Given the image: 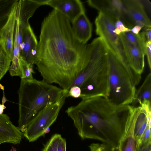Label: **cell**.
Segmentation results:
<instances>
[{
  "label": "cell",
  "mask_w": 151,
  "mask_h": 151,
  "mask_svg": "<svg viewBox=\"0 0 151 151\" xmlns=\"http://www.w3.org/2000/svg\"><path fill=\"white\" fill-rule=\"evenodd\" d=\"M70 23L54 9L44 18L35 63L42 81L57 84L67 92L88 64L92 49L91 43L77 39Z\"/></svg>",
  "instance_id": "obj_1"
},
{
  "label": "cell",
  "mask_w": 151,
  "mask_h": 151,
  "mask_svg": "<svg viewBox=\"0 0 151 151\" xmlns=\"http://www.w3.org/2000/svg\"><path fill=\"white\" fill-rule=\"evenodd\" d=\"M66 113L82 139L99 141L114 151L117 149L134 106H118L101 96L81 99Z\"/></svg>",
  "instance_id": "obj_2"
},
{
  "label": "cell",
  "mask_w": 151,
  "mask_h": 151,
  "mask_svg": "<svg viewBox=\"0 0 151 151\" xmlns=\"http://www.w3.org/2000/svg\"><path fill=\"white\" fill-rule=\"evenodd\" d=\"M66 94L67 93L62 89L42 81L21 79L18 91L19 130L24 132L41 111Z\"/></svg>",
  "instance_id": "obj_3"
},
{
  "label": "cell",
  "mask_w": 151,
  "mask_h": 151,
  "mask_svg": "<svg viewBox=\"0 0 151 151\" xmlns=\"http://www.w3.org/2000/svg\"><path fill=\"white\" fill-rule=\"evenodd\" d=\"M91 43L92 49L89 62L70 87L76 86L80 88L81 99L97 96L107 98L109 91L107 47L100 37L94 39Z\"/></svg>",
  "instance_id": "obj_4"
},
{
  "label": "cell",
  "mask_w": 151,
  "mask_h": 151,
  "mask_svg": "<svg viewBox=\"0 0 151 151\" xmlns=\"http://www.w3.org/2000/svg\"><path fill=\"white\" fill-rule=\"evenodd\" d=\"M107 56L109 75V91L107 98L116 106L131 105L141 75L121 61L108 48Z\"/></svg>",
  "instance_id": "obj_5"
},
{
  "label": "cell",
  "mask_w": 151,
  "mask_h": 151,
  "mask_svg": "<svg viewBox=\"0 0 151 151\" xmlns=\"http://www.w3.org/2000/svg\"><path fill=\"white\" fill-rule=\"evenodd\" d=\"M67 97L65 94L57 101L47 106L31 122L23 133L29 142H34L45 134L56 121Z\"/></svg>",
  "instance_id": "obj_6"
},
{
  "label": "cell",
  "mask_w": 151,
  "mask_h": 151,
  "mask_svg": "<svg viewBox=\"0 0 151 151\" xmlns=\"http://www.w3.org/2000/svg\"><path fill=\"white\" fill-rule=\"evenodd\" d=\"M95 23L96 34L102 38L107 48L119 60H125L126 57L119 37L114 32V22L106 14L99 12Z\"/></svg>",
  "instance_id": "obj_7"
},
{
  "label": "cell",
  "mask_w": 151,
  "mask_h": 151,
  "mask_svg": "<svg viewBox=\"0 0 151 151\" xmlns=\"http://www.w3.org/2000/svg\"><path fill=\"white\" fill-rule=\"evenodd\" d=\"M88 4L111 17L114 22L122 21L125 25L130 23V19L122 0H88Z\"/></svg>",
  "instance_id": "obj_8"
},
{
  "label": "cell",
  "mask_w": 151,
  "mask_h": 151,
  "mask_svg": "<svg viewBox=\"0 0 151 151\" xmlns=\"http://www.w3.org/2000/svg\"><path fill=\"white\" fill-rule=\"evenodd\" d=\"M17 4L9 15L0 19V44L12 60L13 56L14 40Z\"/></svg>",
  "instance_id": "obj_9"
},
{
  "label": "cell",
  "mask_w": 151,
  "mask_h": 151,
  "mask_svg": "<svg viewBox=\"0 0 151 151\" xmlns=\"http://www.w3.org/2000/svg\"><path fill=\"white\" fill-rule=\"evenodd\" d=\"M20 58L28 64H35L38 45L30 25L20 34Z\"/></svg>",
  "instance_id": "obj_10"
},
{
  "label": "cell",
  "mask_w": 151,
  "mask_h": 151,
  "mask_svg": "<svg viewBox=\"0 0 151 151\" xmlns=\"http://www.w3.org/2000/svg\"><path fill=\"white\" fill-rule=\"evenodd\" d=\"M131 20L143 22L145 27H151V22L146 10L151 12V3L149 0H122Z\"/></svg>",
  "instance_id": "obj_11"
},
{
  "label": "cell",
  "mask_w": 151,
  "mask_h": 151,
  "mask_svg": "<svg viewBox=\"0 0 151 151\" xmlns=\"http://www.w3.org/2000/svg\"><path fill=\"white\" fill-rule=\"evenodd\" d=\"M141 109L140 106H134L127 122L119 146L115 151H136L138 142L135 135L134 127Z\"/></svg>",
  "instance_id": "obj_12"
},
{
  "label": "cell",
  "mask_w": 151,
  "mask_h": 151,
  "mask_svg": "<svg viewBox=\"0 0 151 151\" xmlns=\"http://www.w3.org/2000/svg\"><path fill=\"white\" fill-rule=\"evenodd\" d=\"M119 36L130 66L136 73L141 75L145 67V55L127 40L123 33Z\"/></svg>",
  "instance_id": "obj_13"
},
{
  "label": "cell",
  "mask_w": 151,
  "mask_h": 151,
  "mask_svg": "<svg viewBox=\"0 0 151 151\" xmlns=\"http://www.w3.org/2000/svg\"><path fill=\"white\" fill-rule=\"evenodd\" d=\"M49 0H19L17 6L16 17L19 25V33L30 25L29 21L40 6L47 5Z\"/></svg>",
  "instance_id": "obj_14"
},
{
  "label": "cell",
  "mask_w": 151,
  "mask_h": 151,
  "mask_svg": "<svg viewBox=\"0 0 151 151\" xmlns=\"http://www.w3.org/2000/svg\"><path fill=\"white\" fill-rule=\"evenodd\" d=\"M62 14L72 23L85 11L79 0H49L47 5Z\"/></svg>",
  "instance_id": "obj_15"
},
{
  "label": "cell",
  "mask_w": 151,
  "mask_h": 151,
  "mask_svg": "<svg viewBox=\"0 0 151 151\" xmlns=\"http://www.w3.org/2000/svg\"><path fill=\"white\" fill-rule=\"evenodd\" d=\"M23 134L15 126L6 114H0V145L3 143H20Z\"/></svg>",
  "instance_id": "obj_16"
},
{
  "label": "cell",
  "mask_w": 151,
  "mask_h": 151,
  "mask_svg": "<svg viewBox=\"0 0 151 151\" xmlns=\"http://www.w3.org/2000/svg\"><path fill=\"white\" fill-rule=\"evenodd\" d=\"M151 73L146 76L142 85L136 90L134 100L131 105L141 107L144 110L151 111Z\"/></svg>",
  "instance_id": "obj_17"
},
{
  "label": "cell",
  "mask_w": 151,
  "mask_h": 151,
  "mask_svg": "<svg viewBox=\"0 0 151 151\" xmlns=\"http://www.w3.org/2000/svg\"><path fill=\"white\" fill-rule=\"evenodd\" d=\"M71 23L73 32L76 38L81 42L87 43L91 36L92 26L85 13L80 15Z\"/></svg>",
  "instance_id": "obj_18"
},
{
  "label": "cell",
  "mask_w": 151,
  "mask_h": 151,
  "mask_svg": "<svg viewBox=\"0 0 151 151\" xmlns=\"http://www.w3.org/2000/svg\"><path fill=\"white\" fill-rule=\"evenodd\" d=\"M20 37L19 22L16 18L14 40L13 56L9 69L10 74L12 76L21 75V66L20 58Z\"/></svg>",
  "instance_id": "obj_19"
},
{
  "label": "cell",
  "mask_w": 151,
  "mask_h": 151,
  "mask_svg": "<svg viewBox=\"0 0 151 151\" xmlns=\"http://www.w3.org/2000/svg\"><path fill=\"white\" fill-rule=\"evenodd\" d=\"M151 116H149L141 107L135 123L134 133L138 143L140 141L142 135L148 123L151 124Z\"/></svg>",
  "instance_id": "obj_20"
},
{
  "label": "cell",
  "mask_w": 151,
  "mask_h": 151,
  "mask_svg": "<svg viewBox=\"0 0 151 151\" xmlns=\"http://www.w3.org/2000/svg\"><path fill=\"white\" fill-rule=\"evenodd\" d=\"M127 40L137 47L145 55V45L147 41L145 32L143 31L137 34L131 31L123 33Z\"/></svg>",
  "instance_id": "obj_21"
},
{
  "label": "cell",
  "mask_w": 151,
  "mask_h": 151,
  "mask_svg": "<svg viewBox=\"0 0 151 151\" xmlns=\"http://www.w3.org/2000/svg\"><path fill=\"white\" fill-rule=\"evenodd\" d=\"M12 59L0 44V81L9 70Z\"/></svg>",
  "instance_id": "obj_22"
},
{
  "label": "cell",
  "mask_w": 151,
  "mask_h": 151,
  "mask_svg": "<svg viewBox=\"0 0 151 151\" xmlns=\"http://www.w3.org/2000/svg\"><path fill=\"white\" fill-rule=\"evenodd\" d=\"M19 0H0V19L11 12Z\"/></svg>",
  "instance_id": "obj_23"
},
{
  "label": "cell",
  "mask_w": 151,
  "mask_h": 151,
  "mask_svg": "<svg viewBox=\"0 0 151 151\" xmlns=\"http://www.w3.org/2000/svg\"><path fill=\"white\" fill-rule=\"evenodd\" d=\"M21 79L31 80L34 79L32 74L34 73L33 65L28 64L20 58Z\"/></svg>",
  "instance_id": "obj_24"
},
{
  "label": "cell",
  "mask_w": 151,
  "mask_h": 151,
  "mask_svg": "<svg viewBox=\"0 0 151 151\" xmlns=\"http://www.w3.org/2000/svg\"><path fill=\"white\" fill-rule=\"evenodd\" d=\"M61 136L59 134L53 135L45 145L41 151H57L58 143Z\"/></svg>",
  "instance_id": "obj_25"
},
{
  "label": "cell",
  "mask_w": 151,
  "mask_h": 151,
  "mask_svg": "<svg viewBox=\"0 0 151 151\" xmlns=\"http://www.w3.org/2000/svg\"><path fill=\"white\" fill-rule=\"evenodd\" d=\"M90 151H114L109 146L103 143H92L89 146Z\"/></svg>",
  "instance_id": "obj_26"
},
{
  "label": "cell",
  "mask_w": 151,
  "mask_h": 151,
  "mask_svg": "<svg viewBox=\"0 0 151 151\" xmlns=\"http://www.w3.org/2000/svg\"><path fill=\"white\" fill-rule=\"evenodd\" d=\"M150 128L151 124L148 123L138 144H144L151 140Z\"/></svg>",
  "instance_id": "obj_27"
},
{
  "label": "cell",
  "mask_w": 151,
  "mask_h": 151,
  "mask_svg": "<svg viewBox=\"0 0 151 151\" xmlns=\"http://www.w3.org/2000/svg\"><path fill=\"white\" fill-rule=\"evenodd\" d=\"M81 91L80 88L76 86L71 87L68 93L67 97L70 96L74 98H80Z\"/></svg>",
  "instance_id": "obj_28"
},
{
  "label": "cell",
  "mask_w": 151,
  "mask_h": 151,
  "mask_svg": "<svg viewBox=\"0 0 151 151\" xmlns=\"http://www.w3.org/2000/svg\"><path fill=\"white\" fill-rule=\"evenodd\" d=\"M147 57L149 67L151 69V41H147L145 45V55Z\"/></svg>",
  "instance_id": "obj_29"
},
{
  "label": "cell",
  "mask_w": 151,
  "mask_h": 151,
  "mask_svg": "<svg viewBox=\"0 0 151 151\" xmlns=\"http://www.w3.org/2000/svg\"><path fill=\"white\" fill-rule=\"evenodd\" d=\"M136 151H151V140L144 144H138Z\"/></svg>",
  "instance_id": "obj_30"
},
{
  "label": "cell",
  "mask_w": 151,
  "mask_h": 151,
  "mask_svg": "<svg viewBox=\"0 0 151 151\" xmlns=\"http://www.w3.org/2000/svg\"><path fill=\"white\" fill-rule=\"evenodd\" d=\"M66 144L65 139L61 136L58 143L57 151H66Z\"/></svg>",
  "instance_id": "obj_31"
},
{
  "label": "cell",
  "mask_w": 151,
  "mask_h": 151,
  "mask_svg": "<svg viewBox=\"0 0 151 151\" xmlns=\"http://www.w3.org/2000/svg\"><path fill=\"white\" fill-rule=\"evenodd\" d=\"M131 31V29L126 27L124 24L115 28L114 30V32L117 35H119L120 34Z\"/></svg>",
  "instance_id": "obj_32"
},
{
  "label": "cell",
  "mask_w": 151,
  "mask_h": 151,
  "mask_svg": "<svg viewBox=\"0 0 151 151\" xmlns=\"http://www.w3.org/2000/svg\"><path fill=\"white\" fill-rule=\"evenodd\" d=\"M151 27H144V31L147 41H151Z\"/></svg>",
  "instance_id": "obj_33"
},
{
  "label": "cell",
  "mask_w": 151,
  "mask_h": 151,
  "mask_svg": "<svg viewBox=\"0 0 151 151\" xmlns=\"http://www.w3.org/2000/svg\"><path fill=\"white\" fill-rule=\"evenodd\" d=\"M142 28L139 26L135 25L131 29V32L133 34H137L139 33Z\"/></svg>",
  "instance_id": "obj_34"
},
{
  "label": "cell",
  "mask_w": 151,
  "mask_h": 151,
  "mask_svg": "<svg viewBox=\"0 0 151 151\" xmlns=\"http://www.w3.org/2000/svg\"><path fill=\"white\" fill-rule=\"evenodd\" d=\"M134 25L139 26L142 28L145 27V25L144 24L143 22L141 21L135 22H134Z\"/></svg>",
  "instance_id": "obj_35"
},
{
  "label": "cell",
  "mask_w": 151,
  "mask_h": 151,
  "mask_svg": "<svg viewBox=\"0 0 151 151\" xmlns=\"http://www.w3.org/2000/svg\"><path fill=\"white\" fill-rule=\"evenodd\" d=\"M5 108V106L4 105L0 104V114H3L4 110Z\"/></svg>",
  "instance_id": "obj_36"
}]
</instances>
